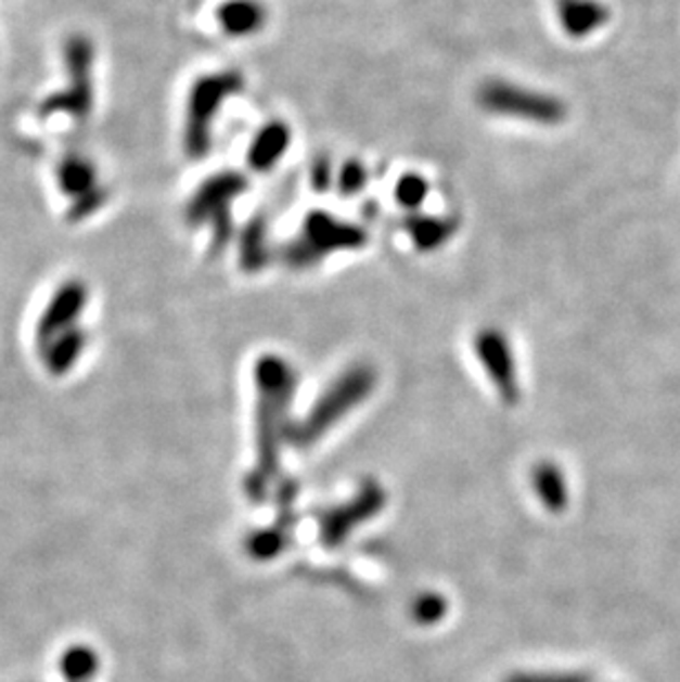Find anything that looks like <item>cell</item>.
Returning <instances> with one entry per match:
<instances>
[{"label": "cell", "instance_id": "obj_1", "mask_svg": "<svg viewBox=\"0 0 680 682\" xmlns=\"http://www.w3.org/2000/svg\"><path fill=\"white\" fill-rule=\"evenodd\" d=\"M294 371L279 356H264L257 362V468L247 481L251 498L259 500L279 471V451L287 433V413L294 396Z\"/></svg>", "mask_w": 680, "mask_h": 682}, {"label": "cell", "instance_id": "obj_2", "mask_svg": "<svg viewBox=\"0 0 680 682\" xmlns=\"http://www.w3.org/2000/svg\"><path fill=\"white\" fill-rule=\"evenodd\" d=\"M376 385V371L369 364H354L345 374L330 385V389L319 398V402L312 407L294 428H292V442L300 449L317 445L325 433L345 417L351 409H356Z\"/></svg>", "mask_w": 680, "mask_h": 682}, {"label": "cell", "instance_id": "obj_3", "mask_svg": "<svg viewBox=\"0 0 680 682\" xmlns=\"http://www.w3.org/2000/svg\"><path fill=\"white\" fill-rule=\"evenodd\" d=\"M367 243V232L360 226L336 219L325 210H315L303 219L300 232L285 245V266L303 270L319 266L334 253L358 250Z\"/></svg>", "mask_w": 680, "mask_h": 682}, {"label": "cell", "instance_id": "obj_4", "mask_svg": "<svg viewBox=\"0 0 680 682\" xmlns=\"http://www.w3.org/2000/svg\"><path fill=\"white\" fill-rule=\"evenodd\" d=\"M243 89V76L236 72H219L200 78L189 95L185 108L183 146L193 159H204L213 146V124L223 102Z\"/></svg>", "mask_w": 680, "mask_h": 682}, {"label": "cell", "instance_id": "obj_5", "mask_svg": "<svg viewBox=\"0 0 680 682\" xmlns=\"http://www.w3.org/2000/svg\"><path fill=\"white\" fill-rule=\"evenodd\" d=\"M245 177L241 172H219L206 179L189 204V221L195 226L210 223L215 245L223 247L232 236L230 206L245 191Z\"/></svg>", "mask_w": 680, "mask_h": 682}, {"label": "cell", "instance_id": "obj_6", "mask_svg": "<svg viewBox=\"0 0 680 682\" xmlns=\"http://www.w3.org/2000/svg\"><path fill=\"white\" fill-rule=\"evenodd\" d=\"M477 102L484 111L492 115L522 117V119L543 121V124L556 121L564 113L560 102H554L548 95H541L537 91L515 87L504 80H490L482 85L477 91Z\"/></svg>", "mask_w": 680, "mask_h": 682}, {"label": "cell", "instance_id": "obj_7", "mask_svg": "<svg viewBox=\"0 0 680 682\" xmlns=\"http://www.w3.org/2000/svg\"><path fill=\"white\" fill-rule=\"evenodd\" d=\"M385 506V490L376 481H367L354 500L330 511L321 522V541L328 548L341 545L356 526L369 522Z\"/></svg>", "mask_w": 680, "mask_h": 682}, {"label": "cell", "instance_id": "obj_8", "mask_svg": "<svg viewBox=\"0 0 680 682\" xmlns=\"http://www.w3.org/2000/svg\"><path fill=\"white\" fill-rule=\"evenodd\" d=\"M475 353L479 362L486 366V374L492 381L495 389L506 400L515 402L519 396L517 376H515V362L511 347L502 332L498 330H482L475 336Z\"/></svg>", "mask_w": 680, "mask_h": 682}, {"label": "cell", "instance_id": "obj_9", "mask_svg": "<svg viewBox=\"0 0 680 682\" xmlns=\"http://www.w3.org/2000/svg\"><path fill=\"white\" fill-rule=\"evenodd\" d=\"M85 303H87V289L80 283H69L62 287L51 300V305L47 307V312L38 325V338L49 347L78 319Z\"/></svg>", "mask_w": 680, "mask_h": 682}, {"label": "cell", "instance_id": "obj_10", "mask_svg": "<svg viewBox=\"0 0 680 682\" xmlns=\"http://www.w3.org/2000/svg\"><path fill=\"white\" fill-rule=\"evenodd\" d=\"M292 144V131L285 121L274 119L257 133L251 149H247V164L253 170L266 172L272 170Z\"/></svg>", "mask_w": 680, "mask_h": 682}, {"label": "cell", "instance_id": "obj_11", "mask_svg": "<svg viewBox=\"0 0 680 682\" xmlns=\"http://www.w3.org/2000/svg\"><path fill=\"white\" fill-rule=\"evenodd\" d=\"M268 21L259 0H226L217 10V23L230 38L255 36Z\"/></svg>", "mask_w": 680, "mask_h": 682}, {"label": "cell", "instance_id": "obj_12", "mask_svg": "<svg viewBox=\"0 0 680 682\" xmlns=\"http://www.w3.org/2000/svg\"><path fill=\"white\" fill-rule=\"evenodd\" d=\"M405 226H407V232L413 239L415 247L422 253L438 250V247L445 245L451 239V234L456 232L451 221L428 217V215H411L405 221Z\"/></svg>", "mask_w": 680, "mask_h": 682}, {"label": "cell", "instance_id": "obj_13", "mask_svg": "<svg viewBox=\"0 0 680 682\" xmlns=\"http://www.w3.org/2000/svg\"><path fill=\"white\" fill-rule=\"evenodd\" d=\"M268 255V228L261 219H253L241 234V266L247 272H257L266 266Z\"/></svg>", "mask_w": 680, "mask_h": 682}, {"label": "cell", "instance_id": "obj_14", "mask_svg": "<svg viewBox=\"0 0 680 682\" xmlns=\"http://www.w3.org/2000/svg\"><path fill=\"white\" fill-rule=\"evenodd\" d=\"M85 349V334L67 330L62 332L47 351V364L51 369V374H67V371L76 364Z\"/></svg>", "mask_w": 680, "mask_h": 682}, {"label": "cell", "instance_id": "obj_15", "mask_svg": "<svg viewBox=\"0 0 680 682\" xmlns=\"http://www.w3.org/2000/svg\"><path fill=\"white\" fill-rule=\"evenodd\" d=\"M100 658L87 645H72L60 656V671L67 682H91L98 675Z\"/></svg>", "mask_w": 680, "mask_h": 682}, {"label": "cell", "instance_id": "obj_16", "mask_svg": "<svg viewBox=\"0 0 680 682\" xmlns=\"http://www.w3.org/2000/svg\"><path fill=\"white\" fill-rule=\"evenodd\" d=\"M60 181L69 195H89L95 183V177L89 162L69 159L60 170Z\"/></svg>", "mask_w": 680, "mask_h": 682}, {"label": "cell", "instance_id": "obj_17", "mask_svg": "<svg viewBox=\"0 0 680 682\" xmlns=\"http://www.w3.org/2000/svg\"><path fill=\"white\" fill-rule=\"evenodd\" d=\"M426 195H428V183L418 172H407L396 183V200H398V204L405 206L411 213L418 210L424 204Z\"/></svg>", "mask_w": 680, "mask_h": 682}, {"label": "cell", "instance_id": "obj_18", "mask_svg": "<svg viewBox=\"0 0 680 682\" xmlns=\"http://www.w3.org/2000/svg\"><path fill=\"white\" fill-rule=\"evenodd\" d=\"M447 601L440 596V594H422L413 601V618L418 623L422 626H431V623H438L440 618L445 616L447 612Z\"/></svg>", "mask_w": 680, "mask_h": 682}, {"label": "cell", "instance_id": "obj_19", "mask_svg": "<svg viewBox=\"0 0 680 682\" xmlns=\"http://www.w3.org/2000/svg\"><path fill=\"white\" fill-rule=\"evenodd\" d=\"M285 543V535L283 530L279 528H268V530H261L257 532L253 539H251V554L257 556V559H270V556H277L281 552Z\"/></svg>", "mask_w": 680, "mask_h": 682}, {"label": "cell", "instance_id": "obj_20", "mask_svg": "<svg viewBox=\"0 0 680 682\" xmlns=\"http://www.w3.org/2000/svg\"><path fill=\"white\" fill-rule=\"evenodd\" d=\"M367 183V168L356 162V159H349L345 162V166L341 168V175H338V191L343 197H354L358 195Z\"/></svg>", "mask_w": 680, "mask_h": 682}, {"label": "cell", "instance_id": "obj_21", "mask_svg": "<svg viewBox=\"0 0 680 682\" xmlns=\"http://www.w3.org/2000/svg\"><path fill=\"white\" fill-rule=\"evenodd\" d=\"M537 481H539V488H541L543 498H546L550 504H554L556 498H560V488H556V479L552 477V473H550V471H541L539 477H537Z\"/></svg>", "mask_w": 680, "mask_h": 682}, {"label": "cell", "instance_id": "obj_22", "mask_svg": "<svg viewBox=\"0 0 680 682\" xmlns=\"http://www.w3.org/2000/svg\"><path fill=\"white\" fill-rule=\"evenodd\" d=\"M312 181L317 185V191H328L330 183H332V168H330V162L328 159H319L315 170H312Z\"/></svg>", "mask_w": 680, "mask_h": 682}]
</instances>
